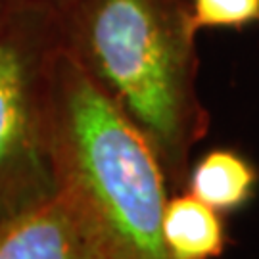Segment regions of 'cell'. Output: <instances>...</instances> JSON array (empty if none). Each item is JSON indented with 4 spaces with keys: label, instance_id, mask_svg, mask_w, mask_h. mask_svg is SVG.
Masks as SVG:
<instances>
[{
    "label": "cell",
    "instance_id": "6da1fadb",
    "mask_svg": "<svg viewBox=\"0 0 259 259\" xmlns=\"http://www.w3.org/2000/svg\"><path fill=\"white\" fill-rule=\"evenodd\" d=\"M58 21L65 47L148 137L167 181L186 185L209 129L192 0H64Z\"/></svg>",
    "mask_w": 259,
    "mask_h": 259
},
{
    "label": "cell",
    "instance_id": "7a4b0ae2",
    "mask_svg": "<svg viewBox=\"0 0 259 259\" xmlns=\"http://www.w3.org/2000/svg\"><path fill=\"white\" fill-rule=\"evenodd\" d=\"M45 104L56 190L87 215L108 259H171L161 159L64 38L48 60Z\"/></svg>",
    "mask_w": 259,
    "mask_h": 259
},
{
    "label": "cell",
    "instance_id": "3957f363",
    "mask_svg": "<svg viewBox=\"0 0 259 259\" xmlns=\"http://www.w3.org/2000/svg\"><path fill=\"white\" fill-rule=\"evenodd\" d=\"M60 38L58 10L0 2V223L56 194L45 89Z\"/></svg>",
    "mask_w": 259,
    "mask_h": 259
},
{
    "label": "cell",
    "instance_id": "277c9868",
    "mask_svg": "<svg viewBox=\"0 0 259 259\" xmlns=\"http://www.w3.org/2000/svg\"><path fill=\"white\" fill-rule=\"evenodd\" d=\"M0 259H108L91 221L60 190L0 223Z\"/></svg>",
    "mask_w": 259,
    "mask_h": 259
},
{
    "label": "cell",
    "instance_id": "5b68a950",
    "mask_svg": "<svg viewBox=\"0 0 259 259\" xmlns=\"http://www.w3.org/2000/svg\"><path fill=\"white\" fill-rule=\"evenodd\" d=\"M161 236L171 259H215L227 246L221 211L190 192L167 200Z\"/></svg>",
    "mask_w": 259,
    "mask_h": 259
},
{
    "label": "cell",
    "instance_id": "8992f818",
    "mask_svg": "<svg viewBox=\"0 0 259 259\" xmlns=\"http://www.w3.org/2000/svg\"><path fill=\"white\" fill-rule=\"evenodd\" d=\"M257 173L246 157L232 150L207 152L188 173V192L217 211H234L250 202Z\"/></svg>",
    "mask_w": 259,
    "mask_h": 259
},
{
    "label": "cell",
    "instance_id": "52a82bcc",
    "mask_svg": "<svg viewBox=\"0 0 259 259\" xmlns=\"http://www.w3.org/2000/svg\"><path fill=\"white\" fill-rule=\"evenodd\" d=\"M194 19L202 27H242L259 19V0H192Z\"/></svg>",
    "mask_w": 259,
    "mask_h": 259
},
{
    "label": "cell",
    "instance_id": "ba28073f",
    "mask_svg": "<svg viewBox=\"0 0 259 259\" xmlns=\"http://www.w3.org/2000/svg\"><path fill=\"white\" fill-rule=\"evenodd\" d=\"M4 4H35V6H47V8L58 10L64 0H0Z\"/></svg>",
    "mask_w": 259,
    "mask_h": 259
}]
</instances>
